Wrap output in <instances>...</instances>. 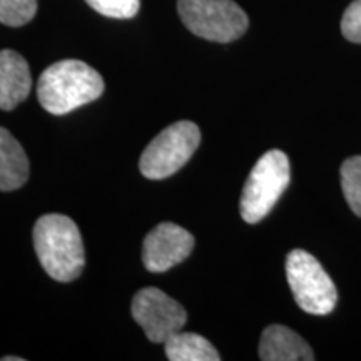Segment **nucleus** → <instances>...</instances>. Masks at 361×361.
<instances>
[{"instance_id":"f257e3e1","label":"nucleus","mask_w":361,"mask_h":361,"mask_svg":"<svg viewBox=\"0 0 361 361\" xmlns=\"http://www.w3.org/2000/svg\"><path fill=\"white\" fill-rule=\"evenodd\" d=\"M104 92V79L82 61L66 59L42 72L37 82L40 106L49 114H69L80 106L96 101Z\"/></svg>"},{"instance_id":"f03ea898","label":"nucleus","mask_w":361,"mask_h":361,"mask_svg":"<svg viewBox=\"0 0 361 361\" xmlns=\"http://www.w3.org/2000/svg\"><path fill=\"white\" fill-rule=\"evenodd\" d=\"M34 247L45 273L56 281H74L82 273V236L69 216L45 214L39 218L34 226Z\"/></svg>"},{"instance_id":"7ed1b4c3","label":"nucleus","mask_w":361,"mask_h":361,"mask_svg":"<svg viewBox=\"0 0 361 361\" xmlns=\"http://www.w3.org/2000/svg\"><path fill=\"white\" fill-rule=\"evenodd\" d=\"M290 159L283 151L273 149L259 157L247 176L243 189L241 216L246 223L256 224L269 214L281 194L290 186Z\"/></svg>"},{"instance_id":"20e7f679","label":"nucleus","mask_w":361,"mask_h":361,"mask_svg":"<svg viewBox=\"0 0 361 361\" xmlns=\"http://www.w3.org/2000/svg\"><path fill=\"white\" fill-rule=\"evenodd\" d=\"M183 24L197 37L228 44L247 30L250 19L233 0H178Z\"/></svg>"},{"instance_id":"39448f33","label":"nucleus","mask_w":361,"mask_h":361,"mask_svg":"<svg viewBox=\"0 0 361 361\" xmlns=\"http://www.w3.org/2000/svg\"><path fill=\"white\" fill-rule=\"evenodd\" d=\"M200 142V128L191 121L171 124L144 149L139 171L144 178L152 180L169 178L191 159Z\"/></svg>"},{"instance_id":"423d86ee","label":"nucleus","mask_w":361,"mask_h":361,"mask_svg":"<svg viewBox=\"0 0 361 361\" xmlns=\"http://www.w3.org/2000/svg\"><path fill=\"white\" fill-rule=\"evenodd\" d=\"M286 278L298 306L310 314H329L336 306V288L319 261L305 250L286 258Z\"/></svg>"},{"instance_id":"0eeeda50","label":"nucleus","mask_w":361,"mask_h":361,"mask_svg":"<svg viewBox=\"0 0 361 361\" xmlns=\"http://www.w3.org/2000/svg\"><path fill=\"white\" fill-rule=\"evenodd\" d=\"M130 311L135 323L152 343H164L174 333L180 331L188 322L183 305L157 288H144L135 293Z\"/></svg>"},{"instance_id":"6e6552de","label":"nucleus","mask_w":361,"mask_h":361,"mask_svg":"<svg viewBox=\"0 0 361 361\" xmlns=\"http://www.w3.org/2000/svg\"><path fill=\"white\" fill-rule=\"evenodd\" d=\"M194 250V238L174 223L157 224L144 239L142 261L151 273H166L183 263Z\"/></svg>"},{"instance_id":"1a4fd4ad","label":"nucleus","mask_w":361,"mask_h":361,"mask_svg":"<svg viewBox=\"0 0 361 361\" xmlns=\"http://www.w3.org/2000/svg\"><path fill=\"white\" fill-rule=\"evenodd\" d=\"M32 75L29 64L16 51H0V109L12 111L29 97Z\"/></svg>"},{"instance_id":"9d476101","label":"nucleus","mask_w":361,"mask_h":361,"mask_svg":"<svg viewBox=\"0 0 361 361\" xmlns=\"http://www.w3.org/2000/svg\"><path fill=\"white\" fill-rule=\"evenodd\" d=\"M259 358L263 361H311L314 355L308 343L293 329L283 324H271L261 335Z\"/></svg>"},{"instance_id":"9b49d317","label":"nucleus","mask_w":361,"mask_h":361,"mask_svg":"<svg viewBox=\"0 0 361 361\" xmlns=\"http://www.w3.org/2000/svg\"><path fill=\"white\" fill-rule=\"evenodd\" d=\"M29 179V159L13 135L0 128V191H16Z\"/></svg>"},{"instance_id":"f8f14e48","label":"nucleus","mask_w":361,"mask_h":361,"mask_svg":"<svg viewBox=\"0 0 361 361\" xmlns=\"http://www.w3.org/2000/svg\"><path fill=\"white\" fill-rule=\"evenodd\" d=\"M164 351L171 361H219L218 350L196 333H174L164 341Z\"/></svg>"},{"instance_id":"ddd939ff","label":"nucleus","mask_w":361,"mask_h":361,"mask_svg":"<svg viewBox=\"0 0 361 361\" xmlns=\"http://www.w3.org/2000/svg\"><path fill=\"white\" fill-rule=\"evenodd\" d=\"M341 188L351 211L361 218V156H353L343 162Z\"/></svg>"},{"instance_id":"4468645a","label":"nucleus","mask_w":361,"mask_h":361,"mask_svg":"<svg viewBox=\"0 0 361 361\" xmlns=\"http://www.w3.org/2000/svg\"><path fill=\"white\" fill-rule=\"evenodd\" d=\"M37 13V0H0V22L8 27L29 24Z\"/></svg>"},{"instance_id":"2eb2a0df","label":"nucleus","mask_w":361,"mask_h":361,"mask_svg":"<svg viewBox=\"0 0 361 361\" xmlns=\"http://www.w3.org/2000/svg\"><path fill=\"white\" fill-rule=\"evenodd\" d=\"M94 11L111 19H133L141 7V0H85Z\"/></svg>"},{"instance_id":"dca6fc26","label":"nucleus","mask_w":361,"mask_h":361,"mask_svg":"<svg viewBox=\"0 0 361 361\" xmlns=\"http://www.w3.org/2000/svg\"><path fill=\"white\" fill-rule=\"evenodd\" d=\"M341 32L350 42L361 44V0L350 4V7L343 13Z\"/></svg>"},{"instance_id":"f3484780","label":"nucleus","mask_w":361,"mask_h":361,"mask_svg":"<svg viewBox=\"0 0 361 361\" xmlns=\"http://www.w3.org/2000/svg\"><path fill=\"white\" fill-rule=\"evenodd\" d=\"M2 361H24V358H20V356H4Z\"/></svg>"}]
</instances>
